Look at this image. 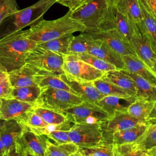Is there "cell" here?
Returning <instances> with one entry per match:
<instances>
[{
    "instance_id": "cell-1",
    "label": "cell",
    "mask_w": 156,
    "mask_h": 156,
    "mask_svg": "<svg viewBox=\"0 0 156 156\" xmlns=\"http://www.w3.org/2000/svg\"><path fill=\"white\" fill-rule=\"evenodd\" d=\"M29 39L26 30H20L0 38V67L9 72L26 64L29 52L37 46Z\"/></svg>"
},
{
    "instance_id": "cell-2",
    "label": "cell",
    "mask_w": 156,
    "mask_h": 156,
    "mask_svg": "<svg viewBox=\"0 0 156 156\" xmlns=\"http://www.w3.org/2000/svg\"><path fill=\"white\" fill-rule=\"evenodd\" d=\"M85 31V26L71 17V11L69 10L66 14L57 20H41L26 30V36L29 39L40 43L68 34Z\"/></svg>"
},
{
    "instance_id": "cell-3",
    "label": "cell",
    "mask_w": 156,
    "mask_h": 156,
    "mask_svg": "<svg viewBox=\"0 0 156 156\" xmlns=\"http://www.w3.org/2000/svg\"><path fill=\"white\" fill-rule=\"evenodd\" d=\"M109 8L107 0H87L79 9L71 12V17L85 26V32H98Z\"/></svg>"
},
{
    "instance_id": "cell-4",
    "label": "cell",
    "mask_w": 156,
    "mask_h": 156,
    "mask_svg": "<svg viewBox=\"0 0 156 156\" xmlns=\"http://www.w3.org/2000/svg\"><path fill=\"white\" fill-rule=\"evenodd\" d=\"M83 101L77 95L65 90L46 88L42 90L35 104L63 113L65 110L81 104Z\"/></svg>"
},
{
    "instance_id": "cell-5",
    "label": "cell",
    "mask_w": 156,
    "mask_h": 156,
    "mask_svg": "<svg viewBox=\"0 0 156 156\" xmlns=\"http://www.w3.org/2000/svg\"><path fill=\"white\" fill-rule=\"evenodd\" d=\"M56 2V0H40L35 4L22 10H18L12 16V26L7 27L2 37L20 30L29 25H34L41 20L48 10Z\"/></svg>"
},
{
    "instance_id": "cell-6",
    "label": "cell",
    "mask_w": 156,
    "mask_h": 156,
    "mask_svg": "<svg viewBox=\"0 0 156 156\" xmlns=\"http://www.w3.org/2000/svg\"><path fill=\"white\" fill-rule=\"evenodd\" d=\"M64 55L36 46L31 49L26 58V63L35 68L48 73H63Z\"/></svg>"
},
{
    "instance_id": "cell-7",
    "label": "cell",
    "mask_w": 156,
    "mask_h": 156,
    "mask_svg": "<svg viewBox=\"0 0 156 156\" xmlns=\"http://www.w3.org/2000/svg\"><path fill=\"white\" fill-rule=\"evenodd\" d=\"M62 113L74 124L101 123L112 116L97 104L86 101L65 110Z\"/></svg>"
},
{
    "instance_id": "cell-8",
    "label": "cell",
    "mask_w": 156,
    "mask_h": 156,
    "mask_svg": "<svg viewBox=\"0 0 156 156\" xmlns=\"http://www.w3.org/2000/svg\"><path fill=\"white\" fill-rule=\"evenodd\" d=\"M71 142L79 147H89L102 144L101 123L74 124L68 130Z\"/></svg>"
},
{
    "instance_id": "cell-9",
    "label": "cell",
    "mask_w": 156,
    "mask_h": 156,
    "mask_svg": "<svg viewBox=\"0 0 156 156\" xmlns=\"http://www.w3.org/2000/svg\"><path fill=\"white\" fill-rule=\"evenodd\" d=\"M63 73L77 80L93 82L102 77L105 73L71 54L64 56Z\"/></svg>"
},
{
    "instance_id": "cell-10",
    "label": "cell",
    "mask_w": 156,
    "mask_h": 156,
    "mask_svg": "<svg viewBox=\"0 0 156 156\" xmlns=\"http://www.w3.org/2000/svg\"><path fill=\"white\" fill-rule=\"evenodd\" d=\"M47 136L38 135L26 127L17 139L14 155L44 156Z\"/></svg>"
},
{
    "instance_id": "cell-11",
    "label": "cell",
    "mask_w": 156,
    "mask_h": 156,
    "mask_svg": "<svg viewBox=\"0 0 156 156\" xmlns=\"http://www.w3.org/2000/svg\"><path fill=\"white\" fill-rule=\"evenodd\" d=\"M144 122H147L136 118L127 112H116L110 118L101 123L102 130V144L112 145V137L113 133Z\"/></svg>"
},
{
    "instance_id": "cell-12",
    "label": "cell",
    "mask_w": 156,
    "mask_h": 156,
    "mask_svg": "<svg viewBox=\"0 0 156 156\" xmlns=\"http://www.w3.org/2000/svg\"><path fill=\"white\" fill-rule=\"evenodd\" d=\"M110 29H116L129 41L135 32L139 29L137 25L127 15L120 12L115 5H110L108 14L99 31Z\"/></svg>"
},
{
    "instance_id": "cell-13",
    "label": "cell",
    "mask_w": 156,
    "mask_h": 156,
    "mask_svg": "<svg viewBox=\"0 0 156 156\" xmlns=\"http://www.w3.org/2000/svg\"><path fill=\"white\" fill-rule=\"evenodd\" d=\"M91 37L106 43L121 55L132 54L136 55L130 43L116 29H110L98 32H87Z\"/></svg>"
},
{
    "instance_id": "cell-14",
    "label": "cell",
    "mask_w": 156,
    "mask_h": 156,
    "mask_svg": "<svg viewBox=\"0 0 156 156\" xmlns=\"http://www.w3.org/2000/svg\"><path fill=\"white\" fill-rule=\"evenodd\" d=\"M87 40L88 52L111 64L118 69H125L122 55L115 52L104 41L93 38L87 32H84Z\"/></svg>"
},
{
    "instance_id": "cell-15",
    "label": "cell",
    "mask_w": 156,
    "mask_h": 156,
    "mask_svg": "<svg viewBox=\"0 0 156 156\" xmlns=\"http://www.w3.org/2000/svg\"><path fill=\"white\" fill-rule=\"evenodd\" d=\"M60 78L83 101L96 104L105 96L94 87L93 82H85L74 79L64 73L60 74Z\"/></svg>"
},
{
    "instance_id": "cell-16",
    "label": "cell",
    "mask_w": 156,
    "mask_h": 156,
    "mask_svg": "<svg viewBox=\"0 0 156 156\" xmlns=\"http://www.w3.org/2000/svg\"><path fill=\"white\" fill-rule=\"evenodd\" d=\"M136 57L144 62L151 69L156 60V52L146 35L136 30L129 40Z\"/></svg>"
},
{
    "instance_id": "cell-17",
    "label": "cell",
    "mask_w": 156,
    "mask_h": 156,
    "mask_svg": "<svg viewBox=\"0 0 156 156\" xmlns=\"http://www.w3.org/2000/svg\"><path fill=\"white\" fill-rule=\"evenodd\" d=\"M0 119L20 121L27 112L34 109L35 104L13 98H1Z\"/></svg>"
},
{
    "instance_id": "cell-18",
    "label": "cell",
    "mask_w": 156,
    "mask_h": 156,
    "mask_svg": "<svg viewBox=\"0 0 156 156\" xmlns=\"http://www.w3.org/2000/svg\"><path fill=\"white\" fill-rule=\"evenodd\" d=\"M25 129L26 127L16 120H5L0 130V137L5 149L4 156L14 155L16 141Z\"/></svg>"
},
{
    "instance_id": "cell-19",
    "label": "cell",
    "mask_w": 156,
    "mask_h": 156,
    "mask_svg": "<svg viewBox=\"0 0 156 156\" xmlns=\"http://www.w3.org/2000/svg\"><path fill=\"white\" fill-rule=\"evenodd\" d=\"M125 69L129 72L136 74L156 85V74L141 59L136 55L128 54L122 55Z\"/></svg>"
},
{
    "instance_id": "cell-20",
    "label": "cell",
    "mask_w": 156,
    "mask_h": 156,
    "mask_svg": "<svg viewBox=\"0 0 156 156\" xmlns=\"http://www.w3.org/2000/svg\"><path fill=\"white\" fill-rule=\"evenodd\" d=\"M36 69L26 63L20 68L8 72V77L13 88L38 86L35 82Z\"/></svg>"
},
{
    "instance_id": "cell-21",
    "label": "cell",
    "mask_w": 156,
    "mask_h": 156,
    "mask_svg": "<svg viewBox=\"0 0 156 156\" xmlns=\"http://www.w3.org/2000/svg\"><path fill=\"white\" fill-rule=\"evenodd\" d=\"M127 112L132 116L148 122L156 118V101L136 99Z\"/></svg>"
},
{
    "instance_id": "cell-22",
    "label": "cell",
    "mask_w": 156,
    "mask_h": 156,
    "mask_svg": "<svg viewBox=\"0 0 156 156\" xmlns=\"http://www.w3.org/2000/svg\"><path fill=\"white\" fill-rule=\"evenodd\" d=\"M136 99V98L133 96H105L96 102V104L112 116L118 112H127L129 105Z\"/></svg>"
},
{
    "instance_id": "cell-23",
    "label": "cell",
    "mask_w": 156,
    "mask_h": 156,
    "mask_svg": "<svg viewBox=\"0 0 156 156\" xmlns=\"http://www.w3.org/2000/svg\"><path fill=\"white\" fill-rule=\"evenodd\" d=\"M60 74L48 73L36 69L35 76V82L41 90L46 88H56L67 90L75 94L73 90L62 80Z\"/></svg>"
},
{
    "instance_id": "cell-24",
    "label": "cell",
    "mask_w": 156,
    "mask_h": 156,
    "mask_svg": "<svg viewBox=\"0 0 156 156\" xmlns=\"http://www.w3.org/2000/svg\"><path fill=\"white\" fill-rule=\"evenodd\" d=\"M148 122L113 133L112 137V145L117 146L135 142L146 132Z\"/></svg>"
},
{
    "instance_id": "cell-25",
    "label": "cell",
    "mask_w": 156,
    "mask_h": 156,
    "mask_svg": "<svg viewBox=\"0 0 156 156\" xmlns=\"http://www.w3.org/2000/svg\"><path fill=\"white\" fill-rule=\"evenodd\" d=\"M101 78L113 83L136 96V88L135 82L124 69H116L108 71L105 72Z\"/></svg>"
},
{
    "instance_id": "cell-26",
    "label": "cell",
    "mask_w": 156,
    "mask_h": 156,
    "mask_svg": "<svg viewBox=\"0 0 156 156\" xmlns=\"http://www.w3.org/2000/svg\"><path fill=\"white\" fill-rule=\"evenodd\" d=\"M124 70L135 82L136 88V99L156 101V85L136 74Z\"/></svg>"
},
{
    "instance_id": "cell-27",
    "label": "cell",
    "mask_w": 156,
    "mask_h": 156,
    "mask_svg": "<svg viewBox=\"0 0 156 156\" xmlns=\"http://www.w3.org/2000/svg\"><path fill=\"white\" fill-rule=\"evenodd\" d=\"M142 12L141 23L138 25L140 32L144 34L150 40L152 45L156 52V19L148 11L142 2L139 0Z\"/></svg>"
},
{
    "instance_id": "cell-28",
    "label": "cell",
    "mask_w": 156,
    "mask_h": 156,
    "mask_svg": "<svg viewBox=\"0 0 156 156\" xmlns=\"http://www.w3.org/2000/svg\"><path fill=\"white\" fill-rule=\"evenodd\" d=\"M114 5L137 26L141 23L143 16L139 0H118Z\"/></svg>"
},
{
    "instance_id": "cell-29",
    "label": "cell",
    "mask_w": 156,
    "mask_h": 156,
    "mask_svg": "<svg viewBox=\"0 0 156 156\" xmlns=\"http://www.w3.org/2000/svg\"><path fill=\"white\" fill-rule=\"evenodd\" d=\"M79 147L73 142L63 144L52 143L47 137L44 156H76Z\"/></svg>"
},
{
    "instance_id": "cell-30",
    "label": "cell",
    "mask_w": 156,
    "mask_h": 156,
    "mask_svg": "<svg viewBox=\"0 0 156 156\" xmlns=\"http://www.w3.org/2000/svg\"><path fill=\"white\" fill-rule=\"evenodd\" d=\"M93 83L98 90L104 96H118L124 97L133 96L136 98V96L133 93L117 86L111 82L103 79L101 77L93 81Z\"/></svg>"
},
{
    "instance_id": "cell-31",
    "label": "cell",
    "mask_w": 156,
    "mask_h": 156,
    "mask_svg": "<svg viewBox=\"0 0 156 156\" xmlns=\"http://www.w3.org/2000/svg\"><path fill=\"white\" fill-rule=\"evenodd\" d=\"M73 37V34H68L55 39L37 43V46L65 55L69 52V46Z\"/></svg>"
},
{
    "instance_id": "cell-32",
    "label": "cell",
    "mask_w": 156,
    "mask_h": 156,
    "mask_svg": "<svg viewBox=\"0 0 156 156\" xmlns=\"http://www.w3.org/2000/svg\"><path fill=\"white\" fill-rule=\"evenodd\" d=\"M113 147L114 156H156V146L146 151L137 148L133 143Z\"/></svg>"
},
{
    "instance_id": "cell-33",
    "label": "cell",
    "mask_w": 156,
    "mask_h": 156,
    "mask_svg": "<svg viewBox=\"0 0 156 156\" xmlns=\"http://www.w3.org/2000/svg\"><path fill=\"white\" fill-rule=\"evenodd\" d=\"M41 91V89L38 86H27L13 88L12 91L7 98H13L35 104Z\"/></svg>"
},
{
    "instance_id": "cell-34",
    "label": "cell",
    "mask_w": 156,
    "mask_h": 156,
    "mask_svg": "<svg viewBox=\"0 0 156 156\" xmlns=\"http://www.w3.org/2000/svg\"><path fill=\"white\" fill-rule=\"evenodd\" d=\"M133 143L137 148L143 150L156 146V118L148 121L146 132Z\"/></svg>"
},
{
    "instance_id": "cell-35",
    "label": "cell",
    "mask_w": 156,
    "mask_h": 156,
    "mask_svg": "<svg viewBox=\"0 0 156 156\" xmlns=\"http://www.w3.org/2000/svg\"><path fill=\"white\" fill-rule=\"evenodd\" d=\"M71 54L76 58L88 63L89 65H91L94 68L99 70H101L104 73L110 70L117 69L112 64L94 55H92L88 52H85L82 54Z\"/></svg>"
},
{
    "instance_id": "cell-36",
    "label": "cell",
    "mask_w": 156,
    "mask_h": 156,
    "mask_svg": "<svg viewBox=\"0 0 156 156\" xmlns=\"http://www.w3.org/2000/svg\"><path fill=\"white\" fill-rule=\"evenodd\" d=\"M76 156H114L112 145L99 144L89 147H79Z\"/></svg>"
},
{
    "instance_id": "cell-37",
    "label": "cell",
    "mask_w": 156,
    "mask_h": 156,
    "mask_svg": "<svg viewBox=\"0 0 156 156\" xmlns=\"http://www.w3.org/2000/svg\"><path fill=\"white\" fill-rule=\"evenodd\" d=\"M34 110L40 115L48 124H60L69 121L63 113L51 109L35 106Z\"/></svg>"
},
{
    "instance_id": "cell-38",
    "label": "cell",
    "mask_w": 156,
    "mask_h": 156,
    "mask_svg": "<svg viewBox=\"0 0 156 156\" xmlns=\"http://www.w3.org/2000/svg\"><path fill=\"white\" fill-rule=\"evenodd\" d=\"M68 54H82L88 52V44L87 37L84 32L77 36H74L69 49Z\"/></svg>"
},
{
    "instance_id": "cell-39",
    "label": "cell",
    "mask_w": 156,
    "mask_h": 156,
    "mask_svg": "<svg viewBox=\"0 0 156 156\" xmlns=\"http://www.w3.org/2000/svg\"><path fill=\"white\" fill-rule=\"evenodd\" d=\"M73 124L74 123L71 122L70 121H68L67 122H65L60 124H51L41 127H30V128L26 127V128H27L29 130L34 132V133L38 135L46 136L48 134L56 130H69Z\"/></svg>"
},
{
    "instance_id": "cell-40",
    "label": "cell",
    "mask_w": 156,
    "mask_h": 156,
    "mask_svg": "<svg viewBox=\"0 0 156 156\" xmlns=\"http://www.w3.org/2000/svg\"><path fill=\"white\" fill-rule=\"evenodd\" d=\"M18 122L27 128L41 127L48 124L40 115L34 110V109L27 112L23 118Z\"/></svg>"
},
{
    "instance_id": "cell-41",
    "label": "cell",
    "mask_w": 156,
    "mask_h": 156,
    "mask_svg": "<svg viewBox=\"0 0 156 156\" xmlns=\"http://www.w3.org/2000/svg\"><path fill=\"white\" fill-rule=\"evenodd\" d=\"M18 10L16 0H0V25Z\"/></svg>"
},
{
    "instance_id": "cell-42",
    "label": "cell",
    "mask_w": 156,
    "mask_h": 156,
    "mask_svg": "<svg viewBox=\"0 0 156 156\" xmlns=\"http://www.w3.org/2000/svg\"><path fill=\"white\" fill-rule=\"evenodd\" d=\"M46 136L49 139L54 141L55 144H58L71 142L68 135V130H56L48 134V135H46Z\"/></svg>"
},
{
    "instance_id": "cell-43",
    "label": "cell",
    "mask_w": 156,
    "mask_h": 156,
    "mask_svg": "<svg viewBox=\"0 0 156 156\" xmlns=\"http://www.w3.org/2000/svg\"><path fill=\"white\" fill-rule=\"evenodd\" d=\"M8 75L0 82V98H7L13 90Z\"/></svg>"
},
{
    "instance_id": "cell-44",
    "label": "cell",
    "mask_w": 156,
    "mask_h": 156,
    "mask_svg": "<svg viewBox=\"0 0 156 156\" xmlns=\"http://www.w3.org/2000/svg\"><path fill=\"white\" fill-rule=\"evenodd\" d=\"M87 1V0H56V2L68 7L71 12H73L79 9Z\"/></svg>"
},
{
    "instance_id": "cell-45",
    "label": "cell",
    "mask_w": 156,
    "mask_h": 156,
    "mask_svg": "<svg viewBox=\"0 0 156 156\" xmlns=\"http://www.w3.org/2000/svg\"><path fill=\"white\" fill-rule=\"evenodd\" d=\"M148 11L156 19V0H140Z\"/></svg>"
},
{
    "instance_id": "cell-46",
    "label": "cell",
    "mask_w": 156,
    "mask_h": 156,
    "mask_svg": "<svg viewBox=\"0 0 156 156\" xmlns=\"http://www.w3.org/2000/svg\"><path fill=\"white\" fill-rule=\"evenodd\" d=\"M7 75H8V72H7L6 71H5L4 69H3L0 67V82L5 77H7Z\"/></svg>"
},
{
    "instance_id": "cell-47",
    "label": "cell",
    "mask_w": 156,
    "mask_h": 156,
    "mask_svg": "<svg viewBox=\"0 0 156 156\" xmlns=\"http://www.w3.org/2000/svg\"><path fill=\"white\" fill-rule=\"evenodd\" d=\"M4 154H5V149H4V144L0 137V156H4Z\"/></svg>"
},
{
    "instance_id": "cell-48",
    "label": "cell",
    "mask_w": 156,
    "mask_h": 156,
    "mask_svg": "<svg viewBox=\"0 0 156 156\" xmlns=\"http://www.w3.org/2000/svg\"><path fill=\"white\" fill-rule=\"evenodd\" d=\"M109 5H114L118 1V0H107Z\"/></svg>"
},
{
    "instance_id": "cell-49",
    "label": "cell",
    "mask_w": 156,
    "mask_h": 156,
    "mask_svg": "<svg viewBox=\"0 0 156 156\" xmlns=\"http://www.w3.org/2000/svg\"><path fill=\"white\" fill-rule=\"evenodd\" d=\"M151 69L154 71V73L156 74V60L154 62V63H153V65H152V68H151Z\"/></svg>"
},
{
    "instance_id": "cell-50",
    "label": "cell",
    "mask_w": 156,
    "mask_h": 156,
    "mask_svg": "<svg viewBox=\"0 0 156 156\" xmlns=\"http://www.w3.org/2000/svg\"><path fill=\"white\" fill-rule=\"evenodd\" d=\"M5 122V120L4 119H0V130L1 129V128L4 126V124Z\"/></svg>"
},
{
    "instance_id": "cell-51",
    "label": "cell",
    "mask_w": 156,
    "mask_h": 156,
    "mask_svg": "<svg viewBox=\"0 0 156 156\" xmlns=\"http://www.w3.org/2000/svg\"><path fill=\"white\" fill-rule=\"evenodd\" d=\"M1 104H2V99H1V98H0V107H1Z\"/></svg>"
}]
</instances>
